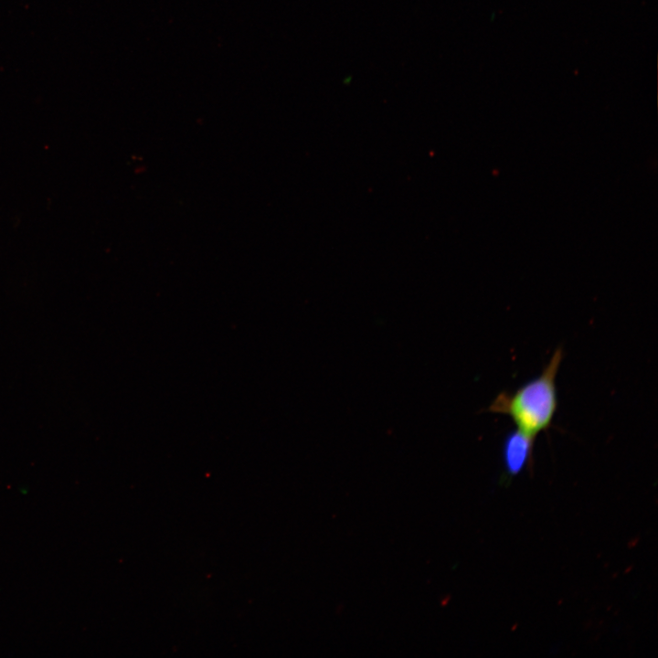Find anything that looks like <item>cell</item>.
<instances>
[{"mask_svg":"<svg viewBox=\"0 0 658 658\" xmlns=\"http://www.w3.org/2000/svg\"><path fill=\"white\" fill-rule=\"evenodd\" d=\"M563 358L558 347L541 374L517 388L514 393H500L488 410L511 418L516 430L536 440L547 430L557 409L556 377Z\"/></svg>","mask_w":658,"mask_h":658,"instance_id":"cell-1","label":"cell"},{"mask_svg":"<svg viewBox=\"0 0 658 658\" xmlns=\"http://www.w3.org/2000/svg\"><path fill=\"white\" fill-rule=\"evenodd\" d=\"M535 439L518 430L508 433L504 440L503 459L508 475H517L530 460Z\"/></svg>","mask_w":658,"mask_h":658,"instance_id":"cell-2","label":"cell"}]
</instances>
